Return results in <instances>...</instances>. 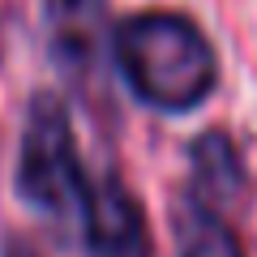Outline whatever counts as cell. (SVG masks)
Masks as SVG:
<instances>
[{"instance_id": "5b68a950", "label": "cell", "mask_w": 257, "mask_h": 257, "mask_svg": "<svg viewBox=\"0 0 257 257\" xmlns=\"http://www.w3.org/2000/svg\"><path fill=\"white\" fill-rule=\"evenodd\" d=\"M52 52L73 73H90L107 30V0H43Z\"/></svg>"}, {"instance_id": "52a82bcc", "label": "cell", "mask_w": 257, "mask_h": 257, "mask_svg": "<svg viewBox=\"0 0 257 257\" xmlns=\"http://www.w3.org/2000/svg\"><path fill=\"white\" fill-rule=\"evenodd\" d=\"M0 257H39V248L30 244V240H22V236H5V244H0Z\"/></svg>"}, {"instance_id": "3957f363", "label": "cell", "mask_w": 257, "mask_h": 257, "mask_svg": "<svg viewBox=\"0 0 257 257\" xmlns=\"http://www.w3.org/2000/svg\"><path fill=\"white\" fill-rule=\"evenodd\" d=\"M77 240L86 244V257H155L146 210L116 172H103L90 184V202H86Z\"/></svg>"}, {"instance_id": "6da1fadb", "label": "cell", "mask_w": 257, "mask_h": 257, "mask_svg": "<svg viewBox=\"0 0 257 257\" xmlns=\"http://www.w3.org/2000/svg\"><path fill=\"white\" fill-rule=\"evenodd\" d=\"M111 56L124 86L155 111H193L219 86V56L184 13L146 9L111 26Z\"/></svg>"}, {"instance_id": "277c9868", "label": "cell", "mask_w": 257, "mask_h": 257, "mask_svg": "<svg viewBox=\"0 0 257 257\" xmlns=\"http://www.w3.org/2000/svg\"><path fill=\"white\" fill-rule=\"evenodd\" d=\"M244 193V163L223 128H210L189 146V202L223 214Z\"/></svg>"}, {"instance_id": "8992f818", "label": "cell", "mask_w": 257, "mask_h": 257, "mask_svg": "<svg viewBox=\"0 0 257 257\" xmlns=\"http://www.w3.org/2000/svg\"><path fill=\"white\" fill-rule=\"evenodd\" d=\"M176 244H180V257H244L236 231L223 223V214L206 210L197 202H184L180 223H176Z\"/></svg>"}, {"instance_id": "7a4b0ae2", "label": "cell", "mask_w": 257, "mask_h": 257, "mask_svg": "<svg viewBox=\"0 0 257 257\" xmlns=\"http://www.w3.org/2000/svg\"><path fill=\"white\" fill-rule=\"evenodd\" d=\"M86 167L77 159L69 103L56 90H39L26 107L18 146V197L64 240L82 236L86 202H90Z\"/></svg>"}]
</instances>
